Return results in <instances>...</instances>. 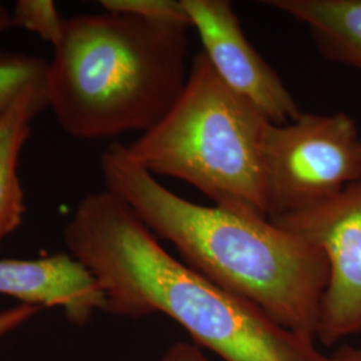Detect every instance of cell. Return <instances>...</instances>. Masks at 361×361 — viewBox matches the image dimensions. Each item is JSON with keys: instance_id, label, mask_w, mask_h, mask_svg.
<instances>
[{"instance_id": "cell-1", "label": "cell", "mask_w": 361, "mask_h": 361, "mask_svg": "<svg viewBox=\"0 0 361 361\" xmlns=\"http://www.w3.org/2000/svg\"><path fill=\"white\" fill-rule=\"evenodd\" d=\"M63 240L104 292L106 312L130 319L162 313L224 361H329L313 337L276 323L173 257L109 190L80 200Z\"/></svg>"}, {"instance_id": "cell-2", "label": "cell", "mask_w": 361, "mask_h": 361, "mask_svg": "<svg viewBox=\"0 0 361 361\" xmlns=\"http://www.w3.org/2000/svg\"><path fill=\"white\" fill-rule=\"evenodd\" d=\"M99 165L106 190L176 246L185 264L276 323L316 337L328 281V262L317 246L268 217L182 198L133 161L126 145L106 147Z\"/></svg>"}, {"instance_id": "cell-3", "label": "cell", "mask_w": 361, "mask_h": 361, "mask_svg": "<svg viewBox=\"0 0 361 361\" xmlns=\"http://www.w3.org/2000/svg\"><path fill=\"white\" fill-rule=\"evenodd\" d=\"M188 31L109 11L66 19L47 75L61 129L77 140H104L154 128L186 83Z\"/></svg>"}, {"instance_id": "cell-4", "label": "cell", "mask_w": 361, "mask_h": 361, "mask_svg": "<svg viewBox=\"0 0 361 361\" xmlns=\"http://www.w3.org/2000/svg\"><path fill=\"white\" fill-rule=\"evenodd\" d=\"M271 123L201 51L176 104L126 150L154 177L183 180L217 207L268 217L262 152Z\"/></svg>"}, {"instance_id": "cell-5", "label": "cell", "mask_w": 361, "mask_h": 361, "mask_svg": "<svg viewBox=\"0 0 361 361\" xmlns=\"http://www.w3.org/2000/svg\"><path fill=\"white\" fill-rule=\"evenodd\" d=\"M267 210L271 221L316 207L361 180V140L345 113H301L271 123L264 140Z\"/></svg>"}, {"instance_id": "cell-6", "label": "cell", "mask_w": 361, "mask_h": 361, "mask_svg": "<svg viewBox=\"0 0 361 361\" xmlns=\"http://www.w3.org/2000/svg\"><path fill=\"white\" fill-rule=\"evenodd\" d=\"M273 222L307 238L326 258L328 281L316 337L332 345L361 335V180L316 207Z\"/></svg>"}, {"instance_id": "cell-7", "label": "cell", "mask_w": 361, "mask_h": 361, "mask_svg": "<svg viewBox=\"0 0 361 361\" xmlns=\"http://www.w3.org/2000/svg\"><path fill=\"white\" fill-rule=\"evenodd\" d=\"M201 39L202 52L219 79L256 106L271 123L283 125L302 113L283 79L252 46L228 0H182Z\"/></svg>"}, {"instance_id": "cell-8", "label": "cell", "mask_w": 361, "mask_h": 361, "mask_svg": "<svg viewBox=\"0 0 361 361\" xmlns=\"http://www.w3.org/2000/svg\"><path fill=\"white\" fill-rule=\"evenodd\" d=\"M0 296L39 308H59L78 325L106 310L104 292L79 261L67 253L47 257L0 259Z\"/></svg>"}, {"instance_id": "cell-9", "label": "cell", "mask_w": 361, "mask_h": 361, "mask_svg": "<svg viewBox=\"0 0 361 361\" xmlns=\"http://www.w3.org/2000/svg\"><path fill=\"white\" fill-rule=\"evenodd\" d=\"M304 23L326 61L361 71V0L265 1Z\"/></svg>"}, {"instance_id": "cell-10", "label": "cell", "mask_w": 361, "mask_h": 361, "mask_svg": "<svg viewBox=\"0 0 361 361\" xmlns=\"http://www.w3.org/2000/svg\"><path fill=\"white\" fill-rule=\"evenodd\" d=\"M47 107V95L27 92L0 116V244L23 222L26 202L19 159L31 137L34 118Z\"/></svg>"}, {"instance_id": "cell-11", "label": "cell", "mask_w": 361, "mask_h": 361, "mask_svg": "<svg viewBox=\"0 0 361 361\" xmlns=\"http://www.w3.org/2000/svg\"><path fill=\"white\" fill-rule=\"evenodd\" d=\"M50 61L0 47V116L27 92L47 95Z\"/></svg>"}, {"instance_id": "cell-12", "label": "cell", "mask_w": 361, "mask_h": 361, "mask_svg": "<svg viewBox=\"0 0 361 361\" xmlns=\"http://www.w3.org/2000/svg\"><path fill=\"white\" fill-rule=\"evenodd\" d=\"M13 27L37 34L55 47L62 38L66 19L51 0H18L11 10Z\"/></svg>"}, {"instance_id": "cell-13", "label": "cell", "mask_w": 361, "mask_h": 361, "mask_svg": "<svg viewBox=\"0 0 361 361\" xmlns=\"http://www.w3.org/2000/svg\"><path fill=\"white\" fill-rule=\"evenodd\" d=\"M99 4L109 13H128L161 23L192 27L182 0H102Z\"/></svg>"}, {"instance_id": "cell-14", "label": "cell", "mask_w": 361, "mask_h": 361, "mask_svg": "<svg viewBox=\"0 0 361 361\" xmlns=\"http://www.w3.org/2000/svg\"><path fill=\"white\" fill-rule=\"evenodd\" d=\"M40 310L42 308L39 307L27 304H19L10 310H0V340L30 322Z\"/></svg>"}, {"instance_id": "cell-15", "label": "cell", "mask_w": 361, "mask_h": 361, "mask_svg": "<svg viewBox=\"0 0 361 361\" xmlns=\"http://www.w3.org/2000/svg\"><path fill=\"white\" fill-rule=\"evenodd\" d=\"M161 361H209L205 355L188 343H176L166 350Z\"/></svg>"}, {"instance_id": "cell-16", "label": "cell", "mask_w": 361, "mask_h": 361, "mask_svg": "<svg viewBox=\"0 0 361 361\" xmlns=\"http://www.w3.org/2000/svg\"><path fill=\"white\" fill-rule=\"evenodd\" d=\"M329 361H361V349L344 345L329 356Z\"/></svg>"}, {"instance_id": "cell-17", "label": "cell", "mask_w": 361, "mask_h": 361, "mask_svg": "<svg viewBox=\"0 0 361 361\" xmlns=\"http://www.w3.org/2000/svg\"><path fill=\"white\" fill-rule=\"evenodd\" d=\"M13 27V13L8 7H6L3 3H0V35L6 31L11 30Z\"/></svg>"}]
</instances>
